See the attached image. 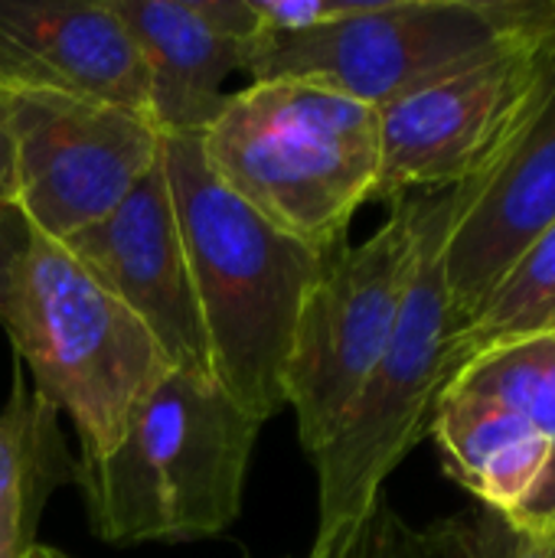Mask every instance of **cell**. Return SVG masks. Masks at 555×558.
Listing matches in <instances>:
<instances>
[{"mask_svg":"<svg viewBox=\"0 0 555 558\" xmlns=\"http://www.w3.org/2000/svg\"><path fill=\"white\" fill-rule=\"evenodd\" d=\"M180 222L216 386L255 422L285 409V363L301 301L324 262L245 206L203 160L200 134H167L160 150Z\"/></svg>","mask_w":555,"mask_h":558,"instance_id":"obj_1","label":"cell"},{"mask_svg":"<svg viewBox=\"0 0 555 558\" xmlns=\"http://www.w3.org/2000/svg\"><path fill=\"white\" fill-rule=\"evenodd\" d=\"M262 428L216 379L167 369L134 405L111 451L75 458L92 533L111 546L226 533L242 513Z\"/></svg>","mask_w":555,"mask_h":558,"instance_id":"obj_2","label":"cell"},{"mask_svg":"<svg viewBox=\"0 0 555 558\" xmlns=\"http://www.w3.org/2000/svg\"><path fill=\"white\" fill-rule=\"evenodd\" d=\"M200 147L206 167L265 222L334 252L373 199L379 111L311 82H252L226 98Z\"/></svg>","mask_w":555,"mask_h":558,"instance_id":"obj_3","label":"cell"},{"mask_svg":"<svg viewBox=\"0 0 555 558\" xmlns=\"http://www.w3.org/2000/svg\"><path fill=\"white\" fill-rule=\"evenodd\" d=\"M0 324L33 392L72 418L88 458L118 445L170 369L147 327L65 245L36 232L0 294Z\"/></svg>","mask_w":555,"mask_h":558,"instance_id":"obj_4","label":"cell"},{"mask_svg":"<svg viewBox=\"0 0 555 558\" xmlns=\"http://www.w3.org/2000/svg\"><path fill=\"white\" fill-rule=\"evenodd\" d=\"M455 213L458 186L419 193L415 262L389 347L334 438L311 454L317 474L314 546L357 530L396 468L429 438L438 396L448 383L451 304L445 242Z\"/></svg>","mask_w":555,"mask_h":558,"instance_id":"obj_5","label":"cell"},{"mask_svg":"<svg viewBox=\"0 0 555 558\" xmlns=\"http://www.w3.org/2000/svg\"><path fill=\"white\" fill-rule=\"evenodd\" d=\"M555 26V0H360L347 20L255 36L252 82L294 78L376 111Z\"/></svg>","mask_w":555,"mask_h":558,"instance_id":"obj_6","label":"cell"},{"mask_svg":"<svg viewBox=\"0 0 555 558\" xmlns=\"http://www.w3.org/2000/svg\"><path fill=\"white\" fill-rule=\"evenodd\" d=\"M419 239V193L393 203L360 245H340L307 288L285 363V405L298 441L317 454L376 369L396 330Z\"/></svg>","mask_w":555,"mask_h":558,"instance_id":"obj_7","label":"cell"},{"mask_svg":"<svg viewBox=\"0 0 555 558\" xmlns=\"http://www.w3.org/2000/svg\"><path fill=\"white\" fill-rule=\"evenodd\" d=\"M555 75V26L379 111L373 199H402L484 173Z\"/></svg>","mask_w":555,"mask_h":558,"instance_id":"obj_8","label":"cell"},{"mask_svg":"<svg viewBox=\"0 0 555 558\" xmlns=\"http://www.w3.org/2000/svg\"><path fill=\"white\" fill-rule=\"evenodd\" d=\"M16 137V209L43 239L65 242L114 213L160 163L150 114L49 92H7Z\"/></svg>","mask_w":555,"mask_h":558,"instance_id":"obj_9","label":"cell"},{"mask_svg":"<svg viewBox=\"0 0 555 558\" xmlns=\"http://www.w3.org/2000/svg\"><path fill=\"white\" fill-rule=\"evenodd\" d=\"M555 226V75L504 154L458 186L445 242L451 337L487 304L514 262Z\"/></svg>","mask_w":555,"mask_h":558,"instance_id":"obj_10","label":"cell"},{"mask_svg":"<svg viewBox=\"0 0 555 558\" xmlns=\"http://www.w3.org/2000/svg\"><path fill=\"white\" fill-rule=\"evenodd\" d=\"M65 245L154 337L170 369L213 379L164 160L101 222Z\"/></svg>","mask_w":555,"mask_h":558,"instance_id":"obj_11","label":"cell"},{"mask_svg":"<svg viewBox=\"0 0 555 558\" xmlns=\"http://www.w3.org/2000/svg\"><path fill=\"white\" fill-rule=\"evenodd\" d=\"M0 92H49L150 114L144 56L108 0H0Z\"/></svg>","mask_w":555,"mask_h":558,"instance_id":"obj_12","label":"cell"},{"mask_svg":"<svg viewBox=\"0 0 555 558\" xmlns=\"http://www.w3.org/2000/svg\"><path fill=\"white\" fill-rule=\"evenodd\" d=\"M137 43L160 134H203L226 105L222 82L245 72L258 36L252 0H108Z\"/></svg>","mask_w":555,"mask_h":558,"instance_id":"obj_13","label":"cell"},{"mask_svg":"<svg viewBox=\"0 0 555 558\" xmlns=\"http://www.w3.org/2000/svg\"><path fill=\"white\" fill-rule=\"evenodd\" d=\"M429 435L438 445L445 474L474 504L507 517L520 510L550 461V441L530 418L455 383L442 389Z\"/></svg>","mask_w":555,"mask_h":558,"instance_id":"obj_14","label":"cell"},{"mask_svg":"<svg viewBox=\"0 0 555 558\" xmlns=\"http://www.w3.org/2000/svg\"><path fill=\"white\" fill-rule=\"evenodd\" d=\"M65 484H75V458L62 441L59 412L33 392L16 363L0 409V558H26L49 494Z\"/></svg>","mask_w":555,"mask_h":558,"instance_id":"obj_15","label":"cell"},{"mask_svg":"<svg viewBox=\"0 0 555 558\" xmlns=\"http://www.w3.org/2000/svg\"><path fill=\"white\" fill-rule=\"evenodd\" d=\"M464 386L504 402L530 418L550 441V461L520 504L514 520L546 539L555 536V333H536L514 343H500L464 363L448 386Z\"/></svg>","mask_w":555,"mask_h":558,"instance_id":"obj_16","label":"cell"},{"mask_svg":"<svg viewBox=\"0 0 555 558\" xmlns=\"http://www.w3.org/2000/svg\"><path fill=\"white\" fill-rule=\"evenodd\" d=\"M555 324V226L500 278L481 314L448 343V379L491 347L546 333ZM448 386V383H445Z\"/></svg>","mask_w":555,"mask_h":558,"instance_id":"obj_17","label":"cell"},{"mask_svg":"<svg viewBox=\"0 0 555 558\" xmlns=\"http://www.w3.org/2000/svg\"><path fill=\"white\" fill-rule=\"evenodd\" d=\"M419 549L422 558H555V539L474 504L419 530Z\"/></svg>","mask_w":555,"mask_h":558,"instance_id":"obj_18","label":"cell"},{"mask_svg":"<svg viewBox=\"0 0 555 558\" xmlns=\"http://www.w3.org/2000/svg\"><path fill=\"white\" fill-rule=\"evenodd\" d=\"M343 558H422L419 530H412L383 494L376 507L360 520V526L347 536Z\"/></svg>","mask_w":555,"mask_h":558,"instance_id":"obj_19","label":"cell"},{"mask_svg":"<svg viewBox=\"0 0 555 558\" xmlns=\"http://www.w3.org/2000/svg\"><path fill=\"white\" fill-rule=\"evenodd\" d=\"M29 239H33V229L23 219V213L13 203H0V294L7 288V278H10L16 258L29 245Z\"/></svg>","mask_w":555,"mask_h":558,"instance_id":"obj_20","label":"cell"},{"mask_svg":"<svg viewBox=\"0 0 555 558\" xmlns=\"http://www.w3.org/2000/svg\"><path fill=\"white\" fill-rule=\"evenodd\" d=\"M0 203L16 206V137L7 108V92H0Z\"/></svg>","mask_w":555,"mask_h":558,"instance_id":"obj_21","label":"cell"},{"mask_svg":"<svg viewBox=\"0 0 555 558\" xmlns=\"http://www.w3.org/2000/svg\"><path fill=\"white\" fill-rule=\"evenodd\" d=\"M350 533H353V530H350ZM350 533H347V536H350ZM347 536H340V539H334V543H327V546H311V549H307V556H301V558H343Z\"/></svg>","mask_w":555,"mask_h":558,"instance_id":"obj_22","label":"cell"},{"mask_svg":"<svg viewBox=\"0 0 555 558\" xmlns=\"http://www.w3.org/2000/svg\"><path fill=\"white\" fill-rule=\"evenodd\" d=\"M26 558H72V556H65L62 549H52V546H33V549L26 553Z\"/></svg>","mask_w":555,"mask_h":558,"instance_id":"obj_23","label":"cell"},{"mask_svg":"<svg viewBox=\"0 0 555 558\" xmlns=\"http://www.w3.org/2000/svg\"><path fill=\"white\" fill-rule=\"evenodd\" d=\"M550 333H555V324H553V327H550Z\"/></svg>","mask_w":555,"mask_h":558,"instance_id":"obj_24","label":"cell"},{"mask_svg":"<svg viewBox=\"0 0 555 558\" xmlns=\"http://www.w3.org/2000/svg\"><path fill=\"white\" fill-rule=\"evenodd\" d=\"M553 539H555V536H553Z\"/></svg>","mask_w":555,"mask_h":558,"instance_id":"obj_25","label":"cell"}]
</instances>
